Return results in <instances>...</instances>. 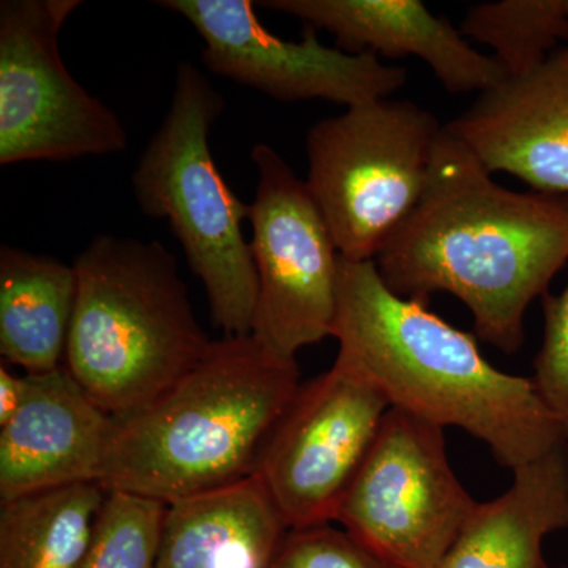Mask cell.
<instances>
[{
  "mask_svg": "<svg viewBox=\"0 0 568 568\" xmlns=\"http://www.w3.org/2000/svg\"><path fill=\"white\" fill-rule=\"evenodd\" d=\"M567 261L568 194L504 189L444 125L420 201L375 264L399 297L454 295L478 338L514 354L529 305Z\"/></svg>",
  "mask_w": 568,
  "mask_h": 568,
  "instance_id": "6da1fadb",
  "label": "cell"
},
{
  "mask_svg": "<svg viewBox=\"0 0 568 568\" xmlns=\"http://www.w3.org/2000/svg\"><path fill=\"white\" fill-rule=\"evenodd\" d=\"M332 336L392 407L463 429L511 473L566 440L530 377L500 372L473 336L388 290L375 261L339 256Z\"/></svg>",
  "mask_w": 568,
  "mask_h": 568,
  "instance_id": "7a4b0ae2",
  "label": "cell"
},
{
  "mask_svg": "<svg viewBox=\"0 0 568 568\" xmlns=\"http://www.w3.org/2000/svg\"><path fill=\"white\" fill-rule=\"evenodd\" d=\"M301 386L295 358L223 336L159 398L112 417L100 484L170 506L252 476Z\"/></svg>",
  "mask_w": 568,
  "mask_h": 568,
  "instance_id": "3957f363",
  "label": "cell"
},
{
  "mask_svg": "<svg viewBox=\"0 0 568 568\" xmlns=\"http://www.w3.org/2000/svg\"><path fill=\"white\" fill-rule=\"evenodd\" d=\"M73 265L78 298L63 365L110 416L148 406L211 349L162 242L100 234Z\"/></svg>",
  "mask_w": 568,
  "mask_h": 568,
  "instance_id": "277c9868",
  "label": "cell"
},
{
  "mask_svg": "<svg viewBox=\"0 0 568 568\" xmlns=\"http://www.w3.org/2000/svg\"><path fill=\"white\" fill-rule=\"evenodd\" d=\"M224 99L203 71L182 62L173 99L132 174L141 212L166 220L203 283L212 323L224 336L252 335L256 267L242 223L250 204L220 173L211 149L212 126Z\"/></svg>",
  "mask_w": 568,
  "mask_h": 568,
  "instance_id": "5b68a950",
  "label": "cell"
},
{
  "mask_svg": "<svg viewBox=\"0 0 568 568\" xmlns=\"http://www.w3.org/2000/svg\"><path fill=\"white\" fill-rule=\"evenodd\" d=\"M444 125L409 100H377L306 134V189L339 256L375 261L416 209Z\"/></svg>",
  "mask_w": 568,
  "mask_h": 568,
  "instance_id": "8992f818",
  "label": "cell"
},
{
  "mask_svg": "<svg viewBox=\"0 0 568 568\" xmlns=\"http://www.w3.org/2000/svg\"><path fill=\"white\" fill-rule=\"evenodd\" d=\"M477 507L443 426L390 407L335 523L398 568H436Z\"/></svg>",
  "mask_w": 568,
  "mask_h": 568,
  "instance_id": "52a82bcc",
  "label": "cell"
},
{
  "mask_svg": "<svg viewBox=\"0 0 568 568\" xmlns=\"http://www.w3.org/2000/svg\"><path fill=\"white\" fill-rule=\"evenodd\" d=\"M81 0L0 2V164L123 152L119 115L71 77L59 50Z\"/></svg>",
  "mask_w": 568,
  "mask_h": 568,
  "instance_id": "ba28073f",
  "label": "cell"
},
{
  "mask_svg": "<svg viewBox=\"0 0 568 568\" xmlns=\"http://www.w3.org/2000/svg\"><path fill=\"white\" fill-rule=\"evenodd\" d=\"M252 160L257 173L248 219L257 276L252 336L268 353L295 358L332 336L339 253L290 163L263 142L254 145Z\"/></svg>",
  "mask_w": 568,
  "mask_h": 568,
  "instance_id": "9c48e42d",
  "label": "cell"
},
{
  "mask_svg": "<svg viewBox=\"0 0 568 568\" xmlns=\"http://www.w3.org/2000/svg\"><path fill=\"white\" fill-rule=\"evenodd\" d=\"M390 407L368 377L339 357L302 384L254 473L287 529L335 523Z\"/></svg>",
  "mask_w": 568,
  "mask_h": 568,
  "instance_id": "30bf717a",
  "label": "cell"
},
{
  "mask_svg": "<svg viewBox=\"0 0 568 568\" xmlns=\"http://www.w3.org/2000/svg\"><path fill=\"white\" fill-rule=\"evenodd\" d=\"M204 41L203 63L212 73L282 100H327L357 106L388 99L403 88V67L386 65L373 52L351 54L325 47L316 29L301 41L267 31L250 0H162Z\"/></svg>",
  "mask_w": 568,
  "mask_h": 568,
  "instance_id": "8fae6325",
  "label": "cell"
},
{
  "mask_svg": "<svg viewBox=\"0 0 568 568\" xmlns=\"http://www.w3.org/2000/svg\"><path fill=\"white\" fill-rule=\"evenodd\" d=\"M446 130L489 173L517 175L536 192L568 194V48L478 93Z\"/></svg>",
  "mask_w": 568,
  "mask_h": 568,
  "instance_id": "7c38bea8",
  "label": "cell"
},
{
  "mask_svg": "<svg viewBox=\"0 0 568 568\" xmlns=\"http://www.w3.org/2000/svg\"><path fill=\"white\" fill-rule=\"evenodd\" d=\"M114 418L65 365L26 373V395L0 426V499L100 484Z\"/></svg>",
  "mask_w": 568,
  "mask_h": 568,
  "instance_id": "4fadbf2b",
  "label": "cell"
},
{
  "mask_svg": "<svg viewBox=\"0 0 568 568\" xmlns=\"http://www.w3.org/2000/svg\"><path fill=\"white\" fill-rule=\"evenodd\" d=\"M257 6L324 29L351 54L420 59L450 93H481L507 78L493 55L470 47L462 31L418 0H264Z\"/></svg>",
  "mask_w": 568,
  "mask_h": 568,
  "instance_id": "5bb4252c",
  "label": "cell"
},
{
  "mask_svg": "<svg viewBox=\"0 0 568 568\" xmlns=\"http://www.w3.org/2000/svg\"><path fill=\"white\" fill-rule=\"evenodd\" d=\"M287 530L252 474L166 506L156 568H272Z\"/></svg>",
  "mask_w": 568,
  "mask_h": 568,
  "instance_id": "9a60e30c",
  "label": "cell"
},
{
  "mask_svg": "<svg viewBox=\"0 0 568 568\" xmlns=\"http://www.w3.org/2000/svg\"><path fill=\"white\" fill-rule=\"evenodd\" d=\"M568 529V443L514 470L506 493L478 503L436 568H547L545 538Z\"/></svg>",
  "mask_w": 568,
  "mask_h": 568,
  "instance_id": "2e32d148",
  "label": "cell"
},
{
  "mask_svg": "<svg viewBox=\"0 0 568 568\" xmlns=\"http://www.w3.org/2000/svg\"><path fill=\"white\" fill-rule=\"evenodd\" d=\"M78 298L74 265L14 246L0 248V354L26 373L65 362Z\"/></svg>",
  "mask_w": 568,
  "mask_h": 568,
  "instance_id": "e0dca14e",
  "label": "cell"
},
{
  "mask_svg": "<svg viewBox=\"0 0 568 568\" xmlns=\"http://www.w3.org/2000/svg\"><path fill=\"white\" fill-rule=\"evenodd\" d=\"M108 489L80 484L0 503V568H78Z\"/></svg>",
  "mask_w": 568,
  "mask_h": 568,
  "instance_id": "ac0fdd59",
  "label": "cell"
},
{
  "mask_svg": "<svg viewBox=\"0 0 568 568\" xmlns=\"http://www.w3.org/2000/svg\"><path fill=\"white\" fill-rule=\"evenodd\" d=\"M462 33L493 50L507 78L536 70L568 39L566 0H500L470 7Z\"/></svg>",
  "mask_w": 568,
  "mask_h": 568,
  "instance_id": "d6986e66",
  "label": "cell"
},
{
  "mask_svg": "<svg viewBox=\"0 0 568 568\" xmlns=\"http://www.w3.org/2000/svg\"><path fill=\"white\" fill-rule=\"evenodd\" d=\"M164 511L159 500L108 491L78 568H156Z\"/></svg>",
  "mask_w": 568,
  "mask_h": 568,
  "instance_id": "ffe728a7",
  "label": "cell"
},
{
  "mask_svg": "<svg viewBox=\"0 0 568 568\" xmlns=\"http://www.w3.org/2000/svg\"><path fill=\"white\" fill-rule=\"evenodd\" d=\"M334 525L287 530L272 568H398Z\"/></svg>",
  "mask_w": 568,
  "mask_h": 568,
  "instance_id": "44dd1931",
  "label": "cell"
},
{
  "mask_svg": "<svg viewBox=\"0 0 568 568\" xmlns=\"http://www.w3.org/2000/svg\"><path fill=\"white\" fill-rule=\"evenodd\" d=\"M544 342L530 379L568 443V284L558 295H544Z\"/></svg>",
  "mask_w": 568,
  "mask_h": 568,
  "instance_id": "7402d4cb",
  "label": "cell"
},
{
  "mask_svg": "<svg viewBox=\"0 0 568 568\" xmlns=\"http://www.w3.org/2000/svg\"><path fill=\"white\" fill-rule=\"evenodd\" d=\"M26 395V375H14L7 368L6 362L0 365V426L9 424L18 413Z\"/></svg>",
  "mask_w": 568,
  "mask_h": 568,
  "instance_id": "603a6c76",
  "label": "cell"
},
{
  "mask_svg": "<svg viewBox=\"0 0 568 568\" xmlns=\"http://www.w3.org/2000/svg\"><path fill=\"white\" fill-rule=\"evenodd\" d=\"M547 568H555V567L548 566ZM559 568H568V567H559Z\"/></svg>",
  "mask_w": 568,
  "mask_h": 568,
  "instance_id": "cb8c5ba5",
  "label": "cell"
},
{
  "mask_svg": "<svg viewBox=\"0 0 568 568\" xmlns=\"http://www.w3.org/2000/svg\"><path fill=\"white\" fill-rule=\"evenodd\" d=\"M566 7H567V11H568V0H566ZM568 48V47H567Z\"/></svg>",
  "mask_w": 568,
  "mask_h": 568,
  "instance_id": "d4e9b609",
  "label": "cell"
}]
</instances>
